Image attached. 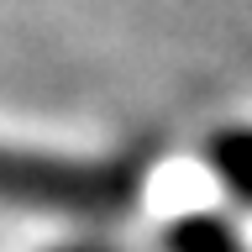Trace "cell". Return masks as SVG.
I'll list each match as a JSON object with an SVG mask.
<instances>
[{
  "label": "cell",
  "mask_w": 252,
  "mask_h": 252,
  "mask_svg": "<svg viewBox=\"0 0 252 252\" xmlns=\"http://www.w3.org/2000/svg\"><path fill=\"white\" fill-rule=\"evenodd\" d=\"M126 194V173L116 168H79L32 153L0 147V200L16 205H58V210H105Z\"/></svg>",
  "instance_id": "1"
},
{
  "label": "cell",
  "mask_w": 252,
  "mask_h": 252,
  "mask_svg": "<svg viewBox=\"0 0 252 252\" xmlns=\"http://www.w3.org/2000/svg\"><path fill=\"white\" fill-rule=\"evenodd\" d=\"M216 163L242 194H252V131H231L216 142Z\"/></svg>",
  "instance_id": "2"
}]
</instances>
